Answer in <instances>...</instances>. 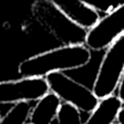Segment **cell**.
<instances>
[{
  "mask_svg": "<svg viewBox=\"0 0 124 124\" xmlns=\"http://www.w3.org/2000/svg\"><path fill=\"white\" fill-rule=\"evenodd\" d=\"M32 107L28 102L15 104L7 113L1 117L0 124H26L29 120Z\"/></svg>",
  "mask_w": 124,
  "mask_h": 124,
  "instance_id": "10",
  "label": "cell"
},
{
  "mask_svg": "<svg viewBox=\"0 0 124 124\" xmlns=\"http://www.w3.org/2000/svg\"><path fill=\"white\" fill-rule=\"evenodd\" d=\"M116 122H117V124H124V106L122 107V108L120 109V111L118 113Z\"/></svg>",
  "mask_w": 124,
  "mask_h": 124,
  "instance_id": "14",
  "label": "cell"
},
{
  "mask_svg": "<svg viewBox=\"0 0 124 124\" xmlns=\"http://www.w3.org/2000/svg\"><path fill=\"white\" fill-rule=\"evenodd\" d=\"M117 97L120 100V102L122 103V105H124V72L122 74V77L120 78V81L118 83V87H117Z\"/></svg>",
  "mask_w": 124,
  "mask_h": 124,
  "instance_id": "13",
  "label": "cell"
},
{
  "mask_svg": "<svg viewBox=\"0 0 124 124\" xmlns=\"http://www.w3.org/2000/svg\"><path fill=\"white\" fill-rule=\"evenodd\" d=\"M0 119H1V114H0Z\"/></svg>",
  "mask_w": 124,
  "mask_h": 124,
  "instance_id": "15",
  "label": "cell"
},
{
  "mask_svg": "<svg viewBox=\"0 0 124 124\" xmlns=\"http://www.w3.org/2000/svg\"><path fill=\"white\" fill-rule=\"evenodd\" d=\"M91 5H92V7H93L99 14H100V13H104V14H106V16H107V15L112 13V12L118 7L119 4H116V5H109V6H98V5H94V4H91Z\"/></svg>",
  "mask_w": 124,
  "mask_h": 124,
  "instance_id": "12",
  "label": "cell"
},
{
  "mask_svg": "<svg viewBox=\"0 0 124 124\" xmlns=\"http://www.w3.org/2000/svg\"><path fill=\"white\" fill-rule=\"evenodd\" d=\"M49 92L46 78H20L0 81V104L39 101Z\"/></svg>",
  "mask_w": 124,
  "mask_h": 124,
  "instance_id": "5",
  "label": "cell"
},
{
  "mask_svg": "<svg viewBox=\"0 0 124 124\" xmlns=\"http://www.w3.org/2000/svg\"><path fill=\"white\" fill-rule=\"evenodd\" d=\"M56 119L57 124H82L80 110L66 103H62Z\"/></svg>",
  "mask_w": 124,
  "mask_h": 124,
  "instance_id": "11",
  "label": "cell"
},
{
  "mask_svg": "<svg viewBox=\"0 0 124 124\" xmlns=\"http://www.w3.org/2000/svg\"><path fill=\"white\" fill-rule=\"evenodd\" d=\"M124 72V34L107 49L99 65L92 90L99 99L113 95Z\"/></svg>",
  "mask_w": 124,
  "mask_h": 124,
  "instance_id": "3",
  "label": "cell"
},
{
  "mask_svg": "<svg viewBox=\"0 0 124 124\" xmlns=\"http://www.w3.org/2000/svg\"><path fill=\"white\" fill-rule=\"evenodd\" d=\"M124 34V3L110 14L102 17L87 31L85 46L90 50L107 49L115 40Z\"/></svg>",
  "mask_w": 124,
  "mask_h": 124,
  "instance_id": "6",
  "label": "cell"
},
{
  "mask_svg": "<svg viewBox=\"0 0 124 124\" xmlns=\"http://www.w3.org/2000/svg\"><path fill=\"white\" fill-rule=\"evenodd\" d=\"M61 105V100L49 91L32 108L29 117L30 124H51L57 117Z\"/></svg>",
  "mask_w": 124,
  "mask_h": 124,
  "instance_id": "8",
  "label": "cell"
},
{
  "mask_svg": "<svg viewBox=\"0 0 124 124\" xmlns=\"http://www.w3.org/2000/svg\"><path fill=\"white\" fill-rule=\"evenodd\" d=\"M55 6L75 24L86 31L93 28L100 18V14L85 1H56L52 0Z\"/></svg>",
  "mask_w": 124,
  "mask_h": 124,
  "instance_id": "7",
  "label": "cell"
},
{
  "mask_svg": "<svg viewBox=\"0 0 124 124\" xmlns=\"http://www.w3.org/2000/svg\"><path fill=\"white\" fill-rule=\"evenodd\" d=\"M91 60V51L85 45L61 46L20 62L17 72L22 78H46L52 73H64L84 67Z\"/></svg>",
  "mask_w": 124,
  "mask_h": 124,
  "instance_id": "1",
  "label": "cell"
},
{
  "mask_svg": "<svg viewBox=\"0 0 124 124\" xmlns=\"http://www.w3.org/2000/svg\"><path fill=\"white\" fill-rule=\"evenodd\" d=\"M49 91L61 101L76 107L80 111L91 113L99 104L92 89L75 80L65 73H52L46 77Z\"/></svg>",
  "mask_w": 124,
  "mask_h": 124,
  "instance_id": "4",
  "label": "cell"
},
{
  "mask_svg": "<svg viewBox=\"0 0 124 124\" xmlns=\"http://www.w3.org/2000/svg\"><path fill=\"white\" fill-rule=\"evenodd\" d=\"M122 107L117 96L111 95L102 99L83 124H115Z\"/></svg>",
  "mask_w": 124,
  "mask_h": 124,
  "instance_id": "9",
  "label": "cell"
},
{
  "mask_svg": "<svg viewBox=\"0 0 124 124\" xmlns=\"http://www.w3.org/2000/svg\"><path fill=\"white\" fill-rule=\"evenodd\" d=\"M115 124H117V123H115Z\"/></svg>",
  "mask_w": 124,
  "mask_h": 124,
  "instance_id": "16",
  "label": "cell"
},
{
  "mask_svg": "<svg viewBox=\"0 0 124 124\" xmlns=\"http://www.w3.org/2000/svg\"><path fill=\"white\" fill-rule=\"evenodd\" d=\"M34 18L63 46L84 45L87 31L70 20L52 0H38L32 4Z\"/></svg>",
  "mask_w": 124,
  "mask_h": 124,
  "instance_id": "2",
  "label": "cell"
}]
</instances>
